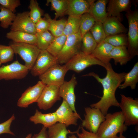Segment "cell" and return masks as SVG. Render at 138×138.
Wrapping results in <instances>:
<instances>
[{"mask_svg": "<svg viewBox=\"0 0 138 138\" xmlns=\"http://www.w3.org/2000/svg\"><path fill=\"white\" fill-rule=\"evenodd\" d=\"M106 70V75L103 78H100L98 74L93 72L82 76H93L101 84L103 89L102 96L99 101L91 104L90 106L91 107L99 109L105 116L108 113L110 107H119V103L115 97V92L120 85L123 82L126 74L124 72H116L113 69L111 64Z\"/></svg>", "mask_w": 138, "mask_h": 138, "instance_id": "cell-1", "label": "cell"}, {"mask_svg": "<svg viewBox=\"0 0 138 138\" xmlns=\"http://www.w3.org/2000/svg\"><path fill=\"white\" fill-rule=\"evenodd\" d=\"M96 133L99 138H113L118 133H122L127 129L124 124V118L121 111L107 113Z\"/></svg>", "mask_w": 138, "mask_h": 138, "instance_id": "cell-2", "label": "cell"}, {"mask_svg": "<svg viewBox=\"0 0 138 138\" xmlns=\"http://www.w3.org/2000/svg\"><path fill=\"white\" fill-rule=\"evenodd\" d=\"M126 12L129 26L127 47L132 59L138 55V11L136 9Z\"/></svg>", "mask_w": 138, "mask_h": 138, "instance_id": "cell-3", "label": "cell"}, {"mask_svg": "<svg viewBox=\"0 0 138 138\" xmlns=\"http://www.w3.org/2000/svg\"><path fill=\"white\" fill-rule=\"evenodd\" d=\"M82 38L79 32L67 37L63 48L56 57L58 64H65L73 56L81 51Z\"/></svg>", "mask_w": 138, "mask_h": 138, "instance_id": "cell-4", "label": "cell"}, {"mask_svg": "<svg viewBox=\"0 0 138 138\" xmlns=\"http://www.w3.org/2000/svg\"><path fill=\"white\" fill-rule=\"evenodd\" d=\"M64 65L68 70H71L77 73H80L93 65H99L106 69L108 67L91 54H86L81 51L76 54Z\"/></svg>", "mask_w": 138, "mask_h": 138, "instance_id": "cell-5", "label": "cell"}, {"mask_svg": "<svg viewBox=\"0 0 138 138\" xmlns=\"http://www.w3.org/2000/svg\"><path fill=\"white\" fill-rule=\"evenodd\" d=\"M9 45L14 53L18 54L25 62V65L30 71L33 66L41 50L35 45L13 42Z\"/></svg>", "mask_w": 138, "mask_h": 138, "instance_id": "cell-6", "label": "cell"}, {"mask_svg": "<svg viewBox=\"0 0 138 138\" xmlns=\"http://www.w3.org/2000/svg\"><path fill=\"white\" fill-rule=\"evenodd\" d=\"M119 107L124 118L125 125L129 126L138 124V100L121 94Z\"/></svg>", "mask_w": 138, "mask_h": 138, "instance_id": "cell-7", "label": "cell"}, {"mask_svg": "<svg viewBox=\"0 0 138 138\" xmlns=\"http://www.w3.org/2000/svg\"><path fill=\"white\" fill-rule=\"evenodd\" d=\"M68 70L64 65L57 64L39 76L40 80L47 85L60 87L64 82L65 75Z\"/></svg>", "mask_w": 138, "mask_h": 138, "instance_id": "cell-8", "label": "cell"}, {"mask_svg": "<svg viewBox=\"0 0 138 138\" xmlns=\"http://www.w3.org/2000/svg\"><path fill=\"white\" fill-rule=\"evenodd\" d=\"M29 71L24 65L17 60L9 65L0 67V80L22 79L27 76Z\"/></svg>", "mask_w": 138, "mask_h": 138, "instance_id": "cell-9", "label": "cell"}, {"mask_svg": "<svg viewBox=\"0 0 138 138\" xmlns=\"http://www.w3.org/2000/svg\"><path fill=\"white\" fill-rule=\"evenodd\" d=\"M85 111V119L82 121L81 126L89 132L96 133L105 120V116L98 108L87 107Z\"/></svg>", "mask_w": 138, "mask_h": 138, "instance_id": "cell-10", "label": "cell"}, {"mask_svg": "<svg viewBox=\"0 0 138 138\" xmlns=\"http://www.w3.org/2000/svg\"><path fill=\"white\" fill-rule=\"evenodd\" d=\"M59 87L53 85H46L37 102L40 109L48 110L57 101L61 99L59 94Z\"/></svg>", "mask_w": 138, "mask_h": 138, "instance_id": "cell-11", "label": "cell"}, {"mask_svg": "<svg viewBox=\"0 0 138 138\" xmlns=\"http://www.w3.org/2000/svg\"><path fill=\"white\" fill-rule=\"evenodd\" d=\"M57 64L58 63L56 57L46 50H41L30 70L31 73L33 76H39Z\"/></svg>", "mask_w": 138, "mask_h": 138, "instance_id": "cell-12", "label": "cell"}, {"mask_svg": "<svg viewBox=\"0 0 138 138\" xmlns=\"http://www.w3.org/2000/svg\"><path fill=\"white\" fill-rule=\"evenodd\" d=\"M46 85L41 81L29 87L22 94L17 103L18 106L26 108L31 104L37 102Z\"/></svg>", "mask_w": 138, "mask_h": 138, "instance_id": "cell-13", "label": "cell"}, {"mask_svg": "<svg viewBox=\"0 0 138 138\" xmlns=\"http://www.w3.org/2000/svg\"><path fill=\"white\" fill-rule=\"evenodd\" d=\"M55 112L57 122L64 124L67 127L71 125H77L78 120L81 119L79 114L73 111L68 103L63 100Z\"/></svg>", "mask_w": 138, "mask_h": 138, "instance_id": "cell-14", "label": "cell"}, {"mask_svg": "<svg viewBox=\"0 0 138 138\" xmlns=\"http://www.w3.org/2000/svg\"><path fill=\"white\" fill-rule=\"evenodd\" d=\"M10 29L11 31H18L36 34L35 24L30 19L29 12L25 11L16 15Z\"/></svg>", "mask_w": 138, "mask_h": 138, "instance_id": "cell-15", "label": "cell"}, {"mask_svg": "<svg viewBox=\"0 0 138 138\" xmlns=\"http://www.w3.org/2000/svg\"><path fill=\"white\" fill-rule=\"evenodd\" d=\"M77 82L74 74L70 80L64 81L60 87L59 95L63 100L66 101L75 112L77 113L75 107L76 97L74 89Z\"/></svg>", "mask_w": 138, "mask_h": 138, "instance_id": "cell-16", "label": "cell"}, {"mask_svg": "<svg viewBox=\"0 0 138 138\" xmlns=\"http://www.w3.org/2000/svg\"><path fill=\"white\" fill-rule=\"evenodd\" d=\"M107 8L108 17L112 16L121 20L120 13L131 9L132 1L130 0H110Z\"/></svg>", "mask_w": 138, "mask_h": 138, "instance_id": "cell-17", "label": "cell"}, {"mask_svg": "<svg viewBox=\"0 0 138 138\" xmlns=\"http://www.w3.org/2000/svg\"><path fill=\"white\" fill-rule=\"evenodd\" d=\"M94 1L68 0V8L65 15L78 16L88 13L90 4Z\"/></svg>", "mask_w": 138, "mask_h": 138, "instance_id": "cell-18", "label": "cell"}, {"mask_svg": "<svg viewBox=\"0 0 138 138\" xmlns=\"http://www.w3.org/2000/svg\"><path fill=\"white\" fill-rule=\"evenodd\" d=\"M107 37L121 33H126L128 29L117 17H108L102 23Z\"/></svg>", "mask_w": 138, "mask_h": 138, "instance_id": "cell-19", "label": "cell"}, {"mask_svg": "<svg viewBox=\"0 0 138 138\" xmlns=\"http://www.w3.org/2000/svg\"><path fill=\"white\" fill-rule=\"evenodd\" d=\"M94 1L90 4L88 13L94 18L96 22L103 23L108 17L106 6L108 2L107 0Z\"/></svg>", "mask_w": 138, "mask_h": 138, "instance_id": "cell-20", "label": "cell"}, {"mask_svg": "<svg viewBox=\"0 0 138 138\" xmlns=\"http://www.w3.org/2000/svg\"><path fill=\"white\" fill-rule=\"evenodd\" d=\"M114 47L104 41L98 43L91 54L101 62L109 66L111 63L109 55Z\"/></svg>", "mask_w": 138, "mask_h": 138, "instance_id": "cell-21", "label": "cell"}, {"mask_svg": "<svg viewBox=\"0 0 138 138\" xmlns=\"http://www.w3.org/2000/svg\"><path fill=\"white\" fill-rule=\"evenodd\" d=\"M30 121L35 124H41L43 126L48 128L57 122L55 112L47 114L42 113L36 109L34 114L31 116Z\"/></svg>", "mask_w": 138, "mask_h": 138, "instance_id": "cell-22", "label": "cell"}, {"mask_svg": "<svg viewBox=\"0 0 138 138\" xmlns=\"http://www.w3.org/2000/svg\"><path fill=\"white\" fill-rule=\"evenodd\" d=\"M109 57L113 59L114 64L117 65L119 63L120 65L126 64L131 60L130 56L125 46L114 47L110 52Z\"/></svg>", "mask_w": 138, "mask_h": 138, "instance_id": "cell-23", "label": "cell"}, {"mask_svg": "<svg viewBox=\"0 0 138 138\" xmlns=\"http://www.w3.org/2000/svg\"><path fill=\"white\" fill-rule=\"evenodd\" d=\"M7 38L16 43H22L36 45L37 39L36 34H29L18 31H11L6 34Z\"/></svg>", "mask_w": 138, "mask_h": 138, "instance_id": "cell-24", "label": "cell"}, {"mask_svg": "<svg viewBox=\"0 0 138 138\" xmlns=\"http://www.w3.org/2000/svg\"><path fill=\"white\" fill-rule=\"evenodd\" d=\"M64 124L57 122L48 128L47 131L48 138H68L67 135L73 134L79 132V128L76 131L72 132L67 130Z\"/></svg>", "mask_w": 138, "mask_h": 138, "instance_id": "cell-25", "label": "cell"}, {"mask_svg": "<svg viewBox=\"0 0 138 138\" xmlns=\"http://www.w3.org/2000/svg\"><path fill=\"white\" fill-rule=\"evenodd\" d=\"M44 16L49 23L48 31L54 37H58L63 34L67 20L64 18L59 20L52 19L47 13L45 14Z\"/></svg>", "mask_w": 138, "mask_h": 138, "instance_id": "cell-26", "label": "cell"}, {"mask_svg": "<svg viewBox=\"0 0 138 138\" xmlns=\"http://www.w3.org/2000/svg\"><path fill=\"white\" fill-rule=\"evenodd\" d=\"M123 83L120 85L118 88L121 89L130 86L131 89H135L138 82V62L134 65L131 70L125 75Z\"/></svg>", "mask_w": 138, "mask_h": 138, "instance_id": "cell-27", "label": "cell"}, {"mask_svg": "<svg viewBox=\"0 0 138 138\" xmlns=\"http://www.w3.org/2000/svg\"><path fill=\"white\" fill-rule=\"evenodd\" d=\"M51 3V10L55 11V19L65 15L67 10L68 4V0H47L46 4L48 5Z\"/></svg>", "mask_w": 138, "mask_h": 138, "instance_id": "cell-28", "label": "cell"}, {"mask_svg": "<svg viewBox=\"0 0 138 138\" xmlns=\"http://www.w3.org/2000/svg\"><path fill=\"white\" fill-rule=\"evenodd\" d=\"M80 16H68L63 34L67 37L79 32Z\"/></svg>", "mask_w": 138, "mask_h": 138, "instance_id": "cell-29", "label": "cell"}, {"mask_svg": "<svg viewBox=\"0 0 138 138\" xmlns=\"http://www.w3.org/2000/svg\"><path fill=\"white\" fill-rule=\"evenodd\" d=\"M97 44L90 32L89 31L82 38L81 51L86 54H91Z\"/></svg>", "mask_w": 138, "mask_h": 138, "instance_id": "cell-30", "label": "cell"}, {"mask_svg": "<svg viewBox=\"0 0 138 138\" xmlns=\"http://www.w3.org/2000/svg\"><path fill=\"white\" fill-rule=\"evenodd\" d=\"M93 17L88 13L81 15L80 17L79 32L82 37L89 31L96 22Z\"/></svg>", "mask_w": 138, "mask_h": 138, "instance_id": "cell-31", "label": "cell"}, {"mask_svg": "<svg viewBox=\"0 0 138 138\" xmlns=\"http://www.w3.org/2000/svg\"><path fill=\"white\" fill-rule=\"evenodd\" d=\"M37 41L36 45L41 50H47L55 38L49 31L36 33Z\"/></svg>", "mask_w": 138, "mask_h": 138, "instance_id": "cell-32", "label": "cell"}, {"mask_svg": "<svg viewBox=\"0 0 138 138\" xmlns=\"http://www.w3.org/2000/svg\"><path fill=\"white\" fill-rule=\"evenodd\" d=\"M0 26L4 29L11 26L16 15L2 6H0Z\"/></svg>", "mask_w": 138, "mask_h": 138, "instance_id": "cell-33", "label": "cell"}, {"mask_svg": "<svg viewBox=\"0 0 138 138\" xmlns=\"http://www.w3.org/2000/svg\"><path fill=\"white\" fill-rule=\"evenodd\" d=\"M66 38L67 36L63 34L55 37L46 50L56 57L63 48Z\"/></svg>", "mask_w": 138, "mask_h": 138, "instance_id": "cell-34", "label": "cell"}, {"mask_svg": "<svg viewBox=\"0 0 138 138\" xmlns=\"http://www.w3.org/2000/svg\"><path fill=\"white\" fill-rule=\"evenodd\" d=\"M104 41L114 47H127L128 44L127 34L126 33H121L108 36L106 37Z\"/></svg>", "mask_w": 138, "mask_h": 138, "instance_id": "cell-35", "label": "cell"}, {"mask_svg": "<svg viewBox=\"0 0 138 138\" xmlns=\"http://www.w3.org/2000/svg\"><path fill=\"white\" fill-rule=\"evenodd\" d=\"M89 31L98 44L104 41L106 37L103 24L101 22H96Z\"/></svg>", "mask_w": 138, "mask_h": 138, "instance_id": "cell-36", "label": "cell"}, {"mask_svg": "<svg viewBox=\"0 0 138 138\" xmlns=\"http://www.w3.org/2000/svg\"><path fill=\"white\" fill-rule=\"evenodd\" d=\"M29 8L30 9L29 17L32 21L35 24L42 18L43 14V11L40 7L36 0H31Z\"/></svg>", "mask_w": 138, "mask_h": 138, "instance_id": "cell-37", "label": "cell"}, {"mask_svg": "<svg viewBox=\"0 0 138 138\" xmlns=\"http://www.w3.org/2000/svg\"><path fill=\"white\" fill-rule=\"evenodd\" d=\"M14 54L12 48L10 46L0 44V61L2 64L12 61Z\"/></svg>", "mask_w": 138, "mask_h": 138, "instance_id": "cell-38", "label": "cell"}, {"mask_svg": "<svg viewBox=\"0 0 138 138\" xmlns=\"http://www.w3.org/2000/svg\"><path fill=\"white\" fill-rule=\"evenodd\" d=\"M0 4L14 13L16 8L21 4L19 0H0Z\"/></svg>", "mask_w": 138, "mask_h": 138, "instance_id": "cell-39", "label": "cell"}, {"mask_svg": "<svg viewBox=\"0 0 138 138\" xmlns=\"http://www.w3.org/2000/svg\"><path fill=\"white\" fill-rule=\"evenodd\" d=\"M15 119L14 114L8 120L0 124V134L3 133H8L13 135L14 134L10 130V126L13 120Z\"/></svg>", "mask_w": 138, "mask_h": 138, "instance_id": "cell-40", "label": "cell"}, {"mask_svg": "<svg viewBox=\"0 0 138 138\" xmlns=\"http://www.w3.org/2000/svg\"><path fill=\"white\" fill-rule=\"evenodd\" d=\"M49 23L45 18H41L35 24L36 33L43 32L48 31Z\"/></svg>", "mask_w": 138, "mask_h": 138, "instance_id": "cell-41", "label": "cell"}, {"mask_svg": "<svg viewBox=\"0 0 138 138\" xmlns=\"http://www.w3.org/2000/svg\"><path fill=\"white\" fill-rule=\"evenodd\" d=\"M80 129L81 133H77L78 138H99L96 133L86 131L82 126Z\"/></svg>", "mask_w": 138, "mask_h": 138, "instance_id": "cell-42", "label": "cell"}, {"mask_svg": "<svg viewBox=\"0 0 138 138\" xmlns=\"http://www.w3.org/2000/svg\"><path fill=\"white\" fill-rule=\"evenodd\" d=\"M47 128L43 126L40 132L38 134L34 135L32 138H48Z\"/></svg>", "mask_w": 138, "mask_h": 138, "instance_id": "cell-43", "label": "cell"}, {"mask_svg": "<svg viewBox=\"0 0 138 138\" xmlns=\"http://www.w3.org/2000/svg\"><path fill=\"white\" fill-rule=\"evenodd\" d=\"M113 138H126L123 135V133H120L119 136H116Z\"/></svg>", "mask_w": 138, "mask_h": 138, "instance_id": "cell-44", "label": "cell"}, {"mask_svg": "<svg viewBox=\"0 0 138 138\" xmlns=\"http://www.w3.org/2000/svg\"><path fill=\"white\" fill-rule=\"evenodd\" d=\"M69 138H78L75 135L73 134L72 135L69 136Z\"/></svg>", "mask_w": 138, "mask_h": 138, "instance_id": "cell-45", "label": "cell"}, {"mask_svg": "<svg viewBox=\"0 0 138 138\" xmlns=\"http://www.w3.org/2000/svg\"><path fill=\"white\" fill-rule=\"evenodd\" d=\"M32 134L31 133H29L26 136L25 138H32Z\"/></svg>", "mask_w": 138, "mask_h": 138, "instance_id": "cell-46", "label": "cell"}, {"mask_svg": "<svg viewBox=\"0 0 138 138\" xmlns=\"http://www.w3.org/2000/svg\"><path fill=\"white\" fill-rule=\"evenodd\" d=\"M2 64V63H1L0 61V65H1V64Z\"/></svg>", "mask_w": 138, "mask_h": 138, "instance_id": "cell-47", "label": "cell"}, {"mask_svg": "<svg viewBox=\"0 0 138 138\" xmlns=\"http://www.w3.org/2000/svg\"><path fill=\"white\" fill-rule=\"evenodd\" d=\"M136 138H138V136H137V137H136Z\"/></svg>", "mask_w": 138, "mask_h": 138, "instance_id": "cell-48", "label": "cell"}]
</instances>
